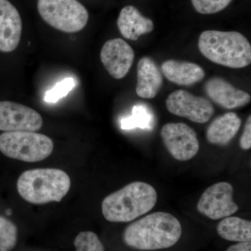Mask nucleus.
Returning a JSON list of instances; mask_svg holds the SVG:
<instances>
[{
  "label": "nucleus",
  "instance_id": "nucleus-1",
  "mask_svg": "<svg viewBox=\"0 0 251 251\" xmlns=\"http://www.w3.org/2000/svg\"><path fill=\"white\" fill-rule=\"evenodd\" d=\"M182 234L179 220L169 213L157 211L130 224L124 242L139 251H156L175 246Z\"/></svg>",
  "mask_w": 251,
  "mask_h": 251
},
{
  "label": "nucleus",
  "instance_id": "nucleus-2",
  "mask_svg": "<svg viewBox=\"0 0 251 251\" xmlns=\"http://www.w3.org/2000/svg\"><path fill=\"white\" fill-rule=\"evenodd\" d=\"M157 200L152 186L135 181L107 196L102 202V213L110 222H130L151 211Z\"/></svg>",
  "mask_w": 251,
  "mask_h": 251
},
{
  "label": "nucleus",
  "instance_id": "nucleus-3",
  "mask_svg": "<svg viewBox=\"0 0 251 251\" xmlns=\"http://www.w3.org/2000/svg\"><path fill=\"white\" fill-rule=\"evenodd\" d=\"M198 48L206 59L224 67L242 69L251 63L250 43L238 31H203Z\"/></svg>",
  "mask_w": 251,
  "mask_h": 251
},
{
  "label": "nucleus",
  "instance_id": "nucleus-4",
  "mask_svg": "<svg viewBox=\"0 0 251 251\" xmlns=\"http://www.w3.org/2000/svg\"><path fill=\"white\" fill-rule=\"evenodd\" d=\"M71 187L69 175L62 170L40 168L24 172L17 181L18 192L34 204L59 202Z\"/></svg>",
  "mask_w": 251,
  "mask_h": 251
},
{
  "label": "nucleus",
  "instance_id": "nucleus-5",
  "mask_svg": "<svg viewBox=\"0 0 251 251\" xmlns=\"http://www.w3.org/2000/svg\"><path fill=\"white\" fill-rule=\"evenodd\" d=\"M53 148V142L49 137L35 132H5L0 135V151L18 161H43L52 153Z\"/></svg>",
  "mask_w": 251,
  "mask_h": 251
},
{
  "label": "nucleus",
  "instance_id": "nucleus-6",
  "mask_svg": "<svg viewBox=\"0 0 251 251\" xmlns=\"http://www.w3.org/2000/svg\"><path fill=\"white\" fill-rule=\"evenodd\" d=\"M37 7L46 23L63 32L80 31L88 22V11L77 0H38Z\"/></svg>",
  "mask_w": 251,
  "mask_h": 251
},
{
  "label": "nucleus",
  "instance_id": "nucleus-7",
  "mask_svg": "<svg viewBox=\"0 0 251 251\" xmlns=\"http://www.w3.org/2000/svg\"><path fill=\"white\" fill-rule=\"evenodd\" d=\"M161 136L168 152L178 161H189L199 151L197 133L185 124H166L162 127Z\"/></svg>",
  "mask_w": 251,
  "mask_h": 251
},
{
  "label": "nucleus",
  "instance_id": "nucleus-8",
  "mask_svg": "<svg viewBox=\"0 0 251 251\" xmlns=\"http://www.w3.org/2000/svg\"><path fill=\"white\" fill-rule=\"evenodd\" d=\"M234 188L227 182H219L206 188L200 198L198 211L211 220L228 217L239 210L233 201Z\"/></svg>",
  "mask_w": 251,
  "mask_h": 251
},
{
  "label": "nucleus",
  "instance_id": "nucleus-9",
  "mask_svg": "<svg viewBox=\"0 0 251 251\" xmlns=\"http://www.w3.org/2000/svg\"><path fill=\"white\" fill-rule=\"evenodd\" d=\"M166 105L171 113L187 118L195 123H206L215 111L209 100L196 97L185 90L175 91L170 94Z\"/></svg>",
  "mask_w": 251,
  "mask_h": 251
},
{
  "label": "nucleus",
  "instance_id": "nucleus-10",
  "mask_svg": "<svg viewBox=\"0 0 251 251\" xmlns=\"http://www.w3.org/2000/svg\"><path fill=\"white\" fill-rule=\"evenodd\" d=\"M42 126V117L34 109L15 102L0 101V130L35 132Z\"/></svg>",
  "mask_w": 251,
  "mask_h": 251
},
{
  "label": "nucleus",
  "instance_id": "nucleus-11",
  "mask_svg": "<svg viewBox=\"0 0 251 251\" xmlns=\"http://www.w3.org/2000/svg\"><path fill=\"white\" fill-rule=\"evenodd\" d=\"M100 60L109 74L115 79H122L133 65L134 51L128 43L120 38L105 43L100 54Z\"/></svg>",
  "mask_w": 251,
  "mask_h": 251
},
{
  "label": "nucleus",
  "instance_id": "nucleus-12",
  "mask_svg": "<svg viewBox=\"0 0 251 251\" xmlns=\"http://www.w3.org/2000/svg\"><path fill=\"white\" fill-rule=\"evenodd\" d=\"M23 23L17 9L9 0H0V51L15 50L21 41Z\"/></svg>",
  "mask_w": 251,
  "mask_h": 251
},
{
  "label": "nucleus",
  "instance_id": "nucleus-13",
  "mask_svg": "<svg viewBox=\"0 0 251 251\" xmlns=\"http://www.w3.org/2000/svg\"><path fill=\"white\" fill-rule=\"evenodd\" d=\"M204 90L208 97L222 108L232 110L250 103V94L238 90L222 77H213L206 81Z\"/></svg>",
  "mask_w": 251,
  "mask_h": 251
},
{
  "label": "nucleus",
  "instance_id": "nucleus-14",
  "mask_svg": "<svg viewBox=\"0 0 251 251\" xmlns=\"http://www.w3.org/2000/svg\"><path fill=\"white\" fill-rule=\"evenodd\" d=\"M163 83L159 68L150 57L140 59L137 67V95L143 99H153Z\"/></svg>",
  "mask_w": 251,
  "mask_h": 251
},
{
  "label": "nucleus",
  "instance_id": "nucleus-15",
  "mask_svg": "<svg viewBox=\"0 0 251 251\" xmlns=\"http://www.w3.org/2000/svg\"><path fill=\"white\" fill-rule=\"evenodd\" d=\"M161 71L168 80L181 86H191L205 76L204 69L195 63L169 59L162 64Z\"/></svg>",
  "mask_w": 251,
  "mask_h": 251
},
{
  "label": "nucleus",
  "instance_id": "nucleus-16",
  "mask_svg": "<svg viewBox=\"0 0 251 251\" xmlns=\"http://www.w3.org/2000/svg\"><path fill=\"white\" fill-rule=\"evenodd\" d=\"M117 26L122 35L132 41L138 40L140 36L151 32L154 28L153 21L143 16L133 6H126L122 9Z\"/></svg>",
  "mask_w": 251,
  "mask_h": 251
},
{
  "label": "nucleus",
  "instance_id": "nucleus-17",
  "mask_svg": "<svg viewBox=\"0 0 251 251\" xmlns=\"http://www.w3.org/2000/svg\"><path fill=\"white\" fill-rule=\"evenodd\" d=\"M242 126V120L234 112L216 117L206 130V139L212 145L226 146L233 138Z\"/></svg>",
  "mask_w": 251,
  "mask_h": 251
},
{
  "label": "nucleus",
  "instance_id": "nucleus-18",
  "mask_svg": "<svg viewBox=\"0 0 251 251\" xmlns=\"http://www.w3.org/2000/svg\"><path fill=\"white\" fill-rule=\"evenodd\" d=\"M217 233L225 240L229 242H251V221L236 217L228 216L224 218L218 224Z\"/></svg>",
  "mask_w": 251,
  "mask_h": 251
},
{
  "label": "nucleus",
  "instance_id": "nucleus-19",
  "mask_svg": "<svg viewBox=\"0 0 251 251\" xmlns=\"http://www.w3.org/2000/svg\"><path fill=\"white\" fill-rule=\"evenodd\" d=\"M154 116L151 109L145 104H138L132 109L130 116L124 117L120 120L122 129L130 130L139 128L152 129Z\"/></svg>",
  "mask_w": 251,
  "mask_h": 251
},
{
  "label": "nucleus",
  "instance_id": "nucleus-20",
  "mask_svg": "<svg viewBox=\"0 0 251 251\" xmlns=\"http://www.w3.org/2000/svg\"><path fill=\"white\" fill-rule=\"evenodd\" d=\"M17 227L14 223L0 217V251H11L17 242Z\"/></svg>",
  "mask_w": 251,
  "mask_h": 251
},
{
  "label": "nucleus",
  "instance_id": "nucleus-21",
  "mask_svg": "<svg viewBox=\"0 0 251 251\" xmlns=\"http://www.w3.org/2000/svg\"><path fill=\"white\" fill-rule=\"evenodd\" d=\"M76 251H104V247L98 236L90 231L80 232L74 241Z\"/></svg>",
  "mask_w": 251,
  "mask_h": 251
},
{
  "label": "nucleus",
  "instance_id": "nucleus-22",
  "mask_svg": "<svg viewBox=\"0 0 251 251\" xmlns=\"http://www.w3.org/2000/svg\"><path fill=\"white\" fill-rule=\"evenodd\" d=\"M75 79L73 77H67L59 82L51 90L46 92L44 100L47 103H57L59 99L67 97L68 94L75 87Z\"/></svg>",
  "mask_w": 251,
  "mask_h": 251
},
{
  "label": "nucleus",
  "instance_id": "nucleus-23",
  "mask_svg": "<svg viewBox=\"0 0 251 251\" xmlns=\"http://www.w3.org/2000/svg\"><path fill=\"white\" fill-rule=\"evenodd\" d=\"M232 0H191L194 9L201 14H213L226 9Z\"/></svg>",
  "mask_w": 251,
  "mask_h": 251
},
{
  "label": "nucleus",
  "instance_id": "nucleus-24",
  "mask_svg": "<svg viewBox=\"0 0 251 251\" xmlns=\"http://www.w3.org/2000/svg\"><path fill=\"white\" fill-rule=\"evenodd\" d=\"M241 148L244 150H249L251 148V117H248L245 126H244V132L241 137L240 142Z\"/></svg>",
  "mask_w": 251,
  "mask_h": 251
},
{
  "label": "nucleus",
  "instance_id": "nucleus-25",
  "mask_svg": "<svg viewBox=\"0 0 251 251\" xmlns=\"http://www.w3.org/2000/svg\"><path fill=\"white\" fill-rule=\"evenodd\" d=\"M226 251H251V242H237L230 246Z\"/></svg>",
  "mask_w": 251,
  "mask_h": 251
},
{
  "label": "nucleus",
  "instance_id": "nucleus-26",
  "mask_svg": "<svg viewBox=\"0 0 251 251\" xmlns=\"http://www.w3.org/2000/svg\"><path fill=\"white\" fill-rule=\"evenodd\" d=\"M11 212H12V211L9 209V210L6 211V214H8V215H11Z\"/></svg>",
  "mask_w": 251,
  "mask_h": 251
}]
</instances>
